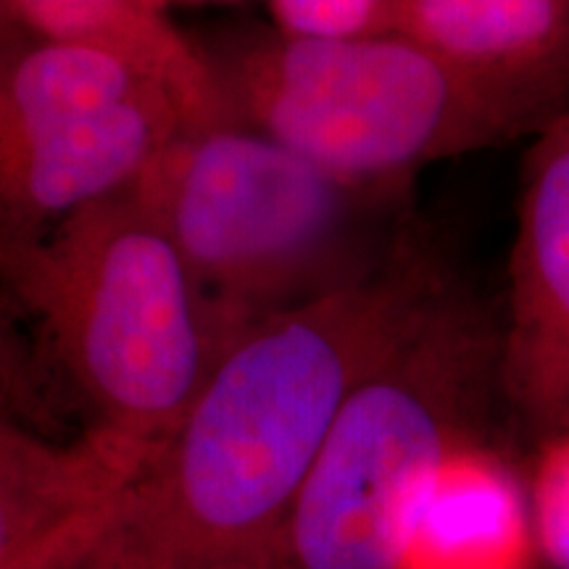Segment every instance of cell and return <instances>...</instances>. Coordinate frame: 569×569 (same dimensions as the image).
Wrapping results in <instances>:
<instances>
[{
    "label": "cell",
    "mask_w": 569,
    "mask_h": 569,
    "mask_svg": "<svg viewBox=\"0 0 569 569\" xmlns=\"http://www.w3.org/2000/svg\"><path fill=\"white\" fill-rule=\"evenodd\" d=\"M451 284L415 238L367 280L240 327L127 490L117 528L180 557H277L348 398Z\"/></svg>",
    "instance_id": "obj_1"
},
{
    "label": "cell",
    "mask_w": 569,
    "mask_h": 569,
    "mask_svg": "<svg viewBox=\"0 0 569 569\" xmlns=\"http://www.w3.org/2000/svg\"><path fill=\"white\" fill-rule=\"evenodd\" d=\"M0 288L38 325L90 432L142 467L234 336L130 188L34 238L0 240Z\"/></svg>",
    "instance_id": "obj_2"
},
{
    "label": "cell",
    "mask_w": 569,
    "mask_h": 569,
    "mask_svg": "<svg viewBox=\"0 0 569 569\" xmlns=\"http://www.w3.org/2000/svg\"><path fill=\"white\" fill-rule=\"evenodd\" d=\"M130 193L232 332L367 280L415 240L407 188L340 180L234 122L177 132Z\"/></svg>",
    "instance_id": "obj_3"
},
{
    "label": "cell",
    "mask_w": 569,
    "mask_h": 569,
    "mask_svg": "<svg viewBox=\"0 0 569 569\" xmlns=\"http://www.w3.org/2000/svg\"><path fill=\"white\" fill-rule=\"evenodd\" d=\"M209 61L234 124L369 188H409L430 163L530 140L569 109L567 96L475 74L401 32L311 40L274 30Z\"/></svg>",
    "instance_id": "obj_4"
},
{
    "label": "cell",
    "mask_w": 569,
    "mask_h": 569,
    "mask_svg": "<svg viewBox=\"0 0 569 569\" xmlns=\"http://www.w3.org/2000/svg\"><path fill=\"white\" fill-rule=\"evenodd\" d=\"M501 322L451 284L353 390L277 540L280 569H407L451 453L503 407Z\"/></svg>",
    "instance_id": "obj_5"
},
{
    "label": "cell",
    "mask_w": 569,
    "mask_h": 569,
    "mask_svg": "<svg viewBox=\"0 0 569 569\" xmlns=\"http://www.w3.org/2000/svg\"><path fill=\"white\" fill-rule=\"evenodd\" d=\"M180 130L161 84L96 48L0 32V240L122 193Z\"/></svg>",
    "instance_id": "obj_6"
},
{
    "label": "cell",
    "mask_w": 569,
    "mask_h": 569,
    "mask_svg": "<svg viewBox=\"0 0 569 569\" xmlns=\"http://www.w3.org/2000/svg\"><path fill=\"white\" fill-rule=\"evenodd\" d=\"M530 140L498 372L503 409L538 443L569 425V109Z\"/></svg>",
    "instance_id": "obj_7"
},
{
    "label": "cell",
    "mask_w": 569,
    "mask_h": 569,
    "mask_svg": "<svg viewBox=\"0 0 569 569\" xmlns=\"http://www.w3.org/2000/svg\"><path fill=\"white\" fill-rule=\"evenodd\" d=\"M142 461L103 436L71 443L19 427L0 440V569L38 549L71 519L119 501Z\"/></svg>",
    "instance_id": "obj_8"
},
{
    "label": "cell",
    "mask_w": 569,
    "mask_h": 569,
    "mask_svg": "<svg viewBox=\"0 0 569 569\" xmlns=\"http://www.w3.org/2000/svg\"><path fill=\"white\" fill-rule=\"evenodd\" d=\"M398 32L475 74L569 98V0H401Z\"/></svg>",
    "instance_id": "obj_9"
},
{
    "label": "cell",
    "mask_w": 569,
    "mask_h": 569,
    "mask_svg": "<svg viewBox=\"0 0 569 569\" xmlns=\"http://www.w3.org/2000/svg\"><path fill=\"white\" fill-rule=\"evenodd\" d=\"M21 27L48 40L111 53L161 84L188 130L232 122L201 48L148 0H9Z\"/></svg>",
    "instance_id": "obj_10"
},
{
    "label": "cell",
    "mask_w": 569,
    "mask_h": 569,
    "mask_svg": "<svg viewBox=\"0 0 569 569\" xmlns=\"http://www.w3.org/2000/svg\"><path fill=\"white\" fill-rule=\"evenodd\" d=\"M422 551L438 553L453 569L530 567L536 543L528 482L488 436L469 440L446 461L411 559Z\"/></svg>",
    "instance_id": "obj_11"
},
{
    "label": "cell",
    "mask_w": 569,
    "mask_h": 569,
    "mask_svg": "<svg viewBox=\"0 0 569 569\" xmlns=\"http://www.w3.org/2000/svg\"><path fill=\"white\" fill-rule=\"evenodd\" d=\"M532 448L525 472L532 543L551 569H569V425Z\"/></svg>",
    "instance_id": "obj_12"
},
{
    "label": "cell",
    "mask_w": 569,
    "mask_h": 569,
    "mask_svg": "<svg viewBox=\"0 0 569 569\" xmlns=\"http://www.w3.org/2000/svg\"><path fill=\"white\" fill-rule=\"evenodd\" d=\"M277 32L338 40L398 32L401 0H267Z\"/></svg>",
    "instance_id": "obj_13"
},
{
    "label": "cell",
    "mask_w": 569,
    "mask_h": 569,
    "mask_svg": "<svg viewBox=\"0 0 569 569\" xmlns=\"http://www.w3.org/2000/svg\"><path fill=\"white\" fill-rule=\"evenodd\" d=\"M46 407L40 367L34 365L30 346L13 325L11 311L0 298V415L30 427L40 425V411Z\"/></svg>",
    "instance_id": "obj_14"
},
{
    "label": "cell",
    "mask_w": 569,
    "mask_h": 569,
    "mask_svg": "<svg viewBox=\"0 0 569 569\" xmlns=\"http://www.w3.org/2000/svg\"><path fill=\"white\" fill-rule=\"evenodd\" d=\"M119 519V517H117ZM80 569H280L277 557H238V559H198L151 549L117 528L106 532Z\"/></svg>",
    "instance_id": "obj_15"
},
{
    "label": "cell",
    "mask_w": 569,
    "mask_h": 569,
    "mask_svg": "<svg viewBox=\"0 0 569 569\" xmlns=\"http://www.w3.org/2000/svg\"><path fill=\"white\" fill-rule=\"evenodd\" d=\"M124 496L119 501L106 503V507H98L88 511V515L71 519L67 528H61L46 543H40L38 549L27 553V557L13 561L9 569H80L92 549L101 543L106 532L113 528L119 511H122Z\"/></svg>",
    "instance_id": "obj_16"
},
{
    "label": "cell",
    "mask_w": 569,
    "mask_h": 569,
    "mask_svg": "<svg viewBox=\"0 0 569 569\" xmlns=\"http://www.w3.org/2000/svg\"><path fill=\"white\" fill-rule=\"evenodd\" d=\"M148 3H151L153 9L167 11L169 6H174V3H230V0H148Z\"/></svg>",
    "instance_id": "obj_17"
},
{
    "label": "cell",
    "mask_w": 569,
    "mask_h": 569,
    "mask_svg": "<svg viewBox=\"0 0 569 569\" xmlns=\"http://www.w3.org/2000/svg\"><path fill=\"white\" fill-rule=\"evenodd\" d=\"M13 24H19V21H17V17H13L9 0H0V32L9 30V27H13Z\"/></svg>",
    "instance_id": "obj_18"
},
{
    "label": "cell",
    "mask_w": 569,
    "mask_h": 569,
    "mask_svg": "<svg viewBox=\"0 0 569 569\" xmlns=\"http://www.w3.org/2000/svg\"><path fill=\"white\" fill-rule=\"evenodd\" d=\"M19 427H24V425L13 422V419H9V417H3V415H0V440H3V438H9L13 430H19Z\"/></svg>",
    "instance_id": "obj_19"
}]
</instances>
